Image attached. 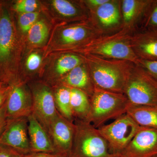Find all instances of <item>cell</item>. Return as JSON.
Instances as JSON below:
<instances>
[{
	"instance_id": "15",
	"label": "cell",
	"mask_w": 157,
	"mask_h": 157,
	"mask_svg": "<svg viewBox=\"0 0 157 157\" xmlns=\"http://www.w3.org/2000/svg\"><path fill=\"white\" fill-rule=\"evenodd\" d=\"M0 144L10 147L24 155L33 152L29 136L28 117L8 120L0 138Z\"/></svg>"
},
{
	"instance_id": "7",
	"label": "cell",
	"mask_w": 157,
	"mask_h": 157,
	"mask_svg": "<svg viewBox=\"0 0 157 157\" xmlns=\"http://www.w3.org/2000/svg\"><path fill=\"white\" fill-rule=\"evenodd\" d=\"M124 94L131 105H157V80L142 67L133 63Z\"/></svg>"
},
{
	"instance_id": "32",
	"label": "cell",
	"mask_w": 157,
	"mask_h": 157,
	"mask_svg": "<svg viewBox=\"0 0 157 157\" xmlns=\"http://www.w3.org/2000/svg\"><path fill=\"white\" fill-rule=\"evenodd\" d=\"M11 90V86L0 82V109L6 103Z\"/></svg>"
},
{
	"instance_id": "27",
	"label": "cell",
	"mask_w": 157,
	"mask_h": 157,
	"mask_svg": "<svg viewBox=\"0 0 157 157\" xmlns=\"http://www.w3.org/2000/svg\"><path fill=\"white\" fill-rule=\"evenodd\" d=\"M39 3L36 0H17L10 2V7L15 14L31 13L39 11Z\"/></svg>"
},
{
	"instance_id": "28",
	"label": "cell",
	"mask_w": 157,
	"mask_h": 157,
	"mask_svg": "<svg viewBox=\"0 0 157 157\" xmlns=\"http://www.w3.org/2000/svg\"><path fill=\"white\" fill-rule=\"evenodd\" d=\"M141 30L157 33V0H152L142 25Z\"/></svg>"
},
{
	"instance_id": "12",
	"label": "cell",
	"mask_w": 157,
	"mask_h": 157,
	"mask_svg": "<svg viewBox=\"0 0 157 157\" xmlns=\"http://www.w3.org/2000/svg\"><path fill=\"white\" fill-rule=\"evenodd\" d=\"M90 20L101 35L121 30L122 29L121 1L109 0L90 14Z\"/></svg>"
},
{
	"instance_id": "6",
	"label": "cell",
	"mask_w": 157,
	"mask_h": 157,
	"mask_svg": "<svg viewBox=\"0 0 157 157\" xmlns=\"http://www.w3.org/2000/svg\"><path fill=\"white\" fill-rule=\"evenodd\" d=\"M75 134L70 157H123L109 151L106 140L91 124L74 120Z\"/></svg>"
},
{
	"instance_id": "25",
	"label": "cell",
	"mask_w": 157,
	"mask_h": 157,
	"mask_svg": "<svg viewBox=\"0 0 157 157\" xmlns=\"http://www.w3.org/2000/svg\"><path fill=\"white\" fill-rule=\"evenodd\" d=\"M16 24L19 33L26 36L29 30L40 17V11L31 13L15 14Z\"/></svg>"
},
{
	"instance_id": "17",
	"label": "cell",
	"mask_w": 157,
	"mask_h": 157,
	"mask_svg": "<svg viewBox=\"0 0 157 157\" xmlns=\"http://www.w3.org/2000/svg\"><path fill=\"white\" fill-rule=\"evenodd\" d=\"M152 2V0L121 1L122 29L132 34L138 24L142 25Z\"/></svg>"
},
{
	"instance_id": "9",
	"label": "cell",
	"mask_w": 157,
	"mask_h": 157,
	"mask_svg": "<svg viewBox=\"0 0 157 157\" xmlns=\"http://www.w3.org/2000/svg\"><path fill=\"white\" fill-rule=\"evenodd\" d=\"M29 86L33 96V114L48 133L51 124L59 113L52 88L42 80L33 81Z\"/></svg>"
},
{
	"instance_id": "18",
	"label": "cell",
	"mask_w": 157,
	"mask_h": 157,
	"mask_svg": "<svg viewBox=\"0 0 157 157\" xmlns=\"http://www.w3.org/2000/svg\"><path fill=\"white\" fill-rule=\"evenodd\" d=\"M132 49L139 59L157 61V33L138 31L131 34Z\"/></svg>"
},
{
	"instance_id": "19",
	"label": "cell",
	"mask_w": 157,
	"mask_h": 157,
	"mask_svg": "<svg viewBox=\"0 0 157 157\" xmlns=\"http://www.w3.org/2000/svg\"><path fill=\"white\" fill-rule=\"evenodd\" d=\"M56 85H61L70 88L80 90L85 93L90 98L95 89L94 85L85 62L74 68L54 86Z\"/></svg>"
},
{
	"instance_id": "23",
	"label": "cell",
	"mask_w": 157,
	"mask_h": 157,
	"mask_svg": "<svg viewBox=\"0 0 157 157\" xmlns=\"http://www.w3.org/2000/svg\"><path fill=\"white\" fill-rule=\"evenodd\" d=\"M70 89V105L73 118L86 121L90 109L89 97L80 90Z\"/></svg>"
},
{
	"instance_id": "8",
	"label": "cell",
	"mask_w": 157,
	"mask_h": 157,
	"mask_svg": "<svg viewBox=\"0 0 157 157\" xmlns=\"http://www.w3.org/2000/svg\"><path fill=\"white\" fill-rule=\"evenodd\" d=\"M140 127L126 113L116 119L111 123L104 125L98 129L108 144L110 152L121 154Z\"/></svg>"
},
{
	"instance_id": "3",
	"label": "cell",
	"mask_w": 157,
	"mask_h": 157,
	"mask_svg": "<svg viewBox=\"0 0 157 157\" xmlns=\"http://www.w3.org/2000/svg\"><path fill=\"white\" fill-rule=\"evenodd\" d=\"M131 34L122 29L114 33L95 37L84 44L63 53L93 55L105 58L127 61L137 64L139 59L131 45Z\"/></svg>"
},
{
	"instance_id": "22",
	"label": "cell",
	"mask_w": 157,
	"mask_h": 157,
	"mask_svg": "<svg viewBox=\"0 0 157 157\" xmlns=\"http://www.w3.org/2000/svg\"><path fill=\"white\" fill-rule=\"evenodd\" d=\"M51 32L48 21L40 17L26 36L30 48L36 49L45 47L48 42Z\"/></svg>"
},
{
	"instance_id": "16",
	"label": "cell",
	"mask_w": 157,
	"mask_h": 157,
	"mask_svg": "<svg viewBox=\"0 0 157 157\" xmlns=\"http://www.w3.org/2000/svg\"><path fill=\"white\" fill-rule=\"evenodd\" d=\"M123 157H157V129L140 127Z\"/></svg>"
},
{
	"instance_id": "13",
	"label": "cell",
	"mask_w": 157,
	"mask_h": 157,
	"mask_svg": "<svg viewBox=\"0 0 157 157\" xmlns=\"http://www.w3.org/2000/svg\"><path fill=\"white\" fill-rule=\"evenodd\" d=\"M75 131L74 122L68 120L59 113L48 132L56 154L62 157H70Z\"/></svg>"
},
{
	"instance_id": "1",
	"label": "cell",
	"mask_w": 157,
	"mask_h": 157,
	"mask_svg": "<svg viewBox=\"0 0 157 157\" xmlns=\"http://www.w3.org/2000/svg\"><path fill=\"white\" fill-rule=\"evenodd\" d=\"M23 37L10 2L0 1V82L11 85L20 79Z\"/></svg>"
},
{
	"instance_id": "21",
	"label": "cell",
	"mask_w": 157,
	"mask_h": 157,
	"mask_svg": "<svg viewBox=\"0 0 157 157\" xmlns=\"http://www.w3.org/2000/svg\"><path fill=\"white\" fill-rule=\"evenodd\" d=\"M127 113L140 126L157 129V105H131Z\"/></svg>"
},
{
	"instance_id": "24",
	"label": "cell",
	"mask_w": 157,
	"mask_h": 157,
	"mask_svg": "<svg viewBox=\"0 0 157 157\" xmlns=\"http://www.w3.org/2000/svg\"><path fill=\"white\" fill-rule=\"evenodd\" d=\"M56 109L63 117L71 122H74L70 105V88L56 85L52 86Z\"/></svg>"
},
{
	"instance_id": "31",
	"label": "cell",
	"mask_w": 157,
	"mask_h": 157,
	"mask_svg": "<svg viewBox=\"0 0 157 157\" xmlns=\"http://www.w3.org/2000/svg\"><path fill=\"white\" fill-rule=\"evenodd\" d=\"M109 0H85L82 1L86 7L89 14L94 12L100 6L107 2Z\"/></svg>"
},
{
	"instance_id": "14",
	"label": "cell",
	"mask_w": 157,
	"mask_h": 157,
	"mask_svg": "<svg viewBox=\"0 0 157 157\" xmlns=\"http://www.w3.org/2000/svg\"><path fill=\"white\" fill-rule=\"evenodd\" d=\"M50 56L53 57V59L51 60L46 69L41 72L40 76L43 77L42 81L51 87L56 84L74 68L85 62L81 56L75 53L65 52L55 54Z\"/></svg>"
},
{
	"instance_id": "4",
	"label": "cell",
	"mask_w": 157,
	"mask_h": 157,
	"mask_svg": "<svg viewBox=\"0 0 157 157\" xmlns=\"http://www.w3.org/2000/svg\"><path fill=\"white\" fill-rule=\"evenodd\" d=\"M101 35L90 20L56 24L44 48L43 58L76 48Z\"/></svg>"
},
{
	"instance_id": "5",
	"label": "cell",
	"mask_w": 157,
	"mask_h": 157,
	"mask_svg": "<svg viewBox=\"0 0 157 157\" xmlns=\"http://www.w3.org/2000/svg\"><path fill=\"white\" fill-rule=\"evenodd\" d=\"M90 109L87 121L98 128L109 120L126 114L131 104L124 94L95 87L90 98Z\"/></svg>"
},
{
	"instance_id": "11",
	"label": "cell",
	"mask_w": 157,
	"mask_h": 157,
	"mask_svg": "<svg viewBox=\"0 0 157 157\" xmlns=\"http://www.w3.org/2000/svg\"><path fill=\"white\" fill-rule=\"evenodd\" d=\"M11 86L6 103V115L8 120L28 117L33 110V98L27 82L19 79Z\"/></svg>"
},
{
	"instance_id": "26",
	"label": "cell",
	"mask_w": 157,
	"mask_h": 157,
	"mask_svg": "<svg viewBox=\"0 0 157 157\" xmlns=\"http://www.w3.org/2000/svg\"><path fill=\"white\" fill-rule=\"evenodd\" d=\"M43 58L41 54L36 51H32L28 54L25 63V74L21 80L27 82L28 76H31L39 70L42 64Z\"/></svg>"
},
{
	"instance_id": "30",
	"label": "cell",
	"mask_w": 157,
	"mask_h": 157,
	"mask_svg": "<svg viewBox=\"0 0 157 157\" xmlns=\"http://www.w3.org/2000/svg\"><path fill=\"white\" fill-rule=\"evenodd\" d=\"M23 156L10 147L0 144V157H23Z\"/></svg>"
},
{
	"instance_id": "10",
	"label": "cell",
	"mask_w": 157,
	"mask_h": 157,
	"mask_svg": "<svg viewBox=\"0 0 157 157\" xmlns=\"http://www.w3.org/2000/svg\"><path fill=\"white\" fill-rule=\"evenodd\" d=\"M42 9L55 24L85 21L90 20L89 12L82 1L51 0L45 1Z\"/></svg>"
},
{
	"instance_id": "2",
	"label": "cell",
	"mask_w": 157,
	"mask_h": 157,
	"mask_svg": "<svg viewBox=\"0 0 157 157\" xmlns=\"http://www.w3.org/2000/svg\"><path fill=\"white\" fill-rule=\"evenodd\" d=\"M81 56L87 65L95 87L124 94L129 72L133 63L87 54Z\"/></svg>"
},
{
	"instance_id": "33",
	"label": "cell",
	"mask_w": 157,
	"mask_h": 157,
	"mask_svg": "<svg viewBox=\"0 0 157 157\" xmlns=\"http://www.w3.org/2000/svg\"><path fill=\"white\" fill-rule=\"evenodd\" d=\"M6 103L0 109V138L8 123V120L6 115Z\"/></svg>"
},
{
	"instance_id": "34",
	"label": "cell",
	"mask_w": 157,
	"mask_h": 157,
	"mask_svg": "<svg viewBox=\"0 0 157 157\" xmlns=\"http://www.w3.org/2000/svg\"><path fill=\"white\" fill-rule=\"evenodd\" d=\"M23 157H62L55 153L46 152H32L24 155Z\"/></svg>"
},
{
	"instance_id": "20",
	"label": "cell",
	"mask_w": 157,
	"mask_h": 157,
	"mask_svg": "<svg viewBox=\"0 0 157 157\" xmlns=\"http://www.w3.org/2000/svg\"><path fill=\"white\" fill-rule=\"evenodd\" d=\"M28 120L29 136L32 152L55 153L48 133L33 113L28 117Z\"/></svg>"
},
{
	"instance_id": "29",
	"label": "cell",
	"mask_w": 157,
	"mask_h": 157,
	"mask_svg": "<svg viewBox=\"0 0 157 157\" xmlns=\"http://www.w3.org/2000/svg\"><path fill=\"white\" fill-rule=\"evenodd\" d=\"M137 65L145 69L157 80V61H149L139 59Z\"/></svg>"
}]
</instances>
